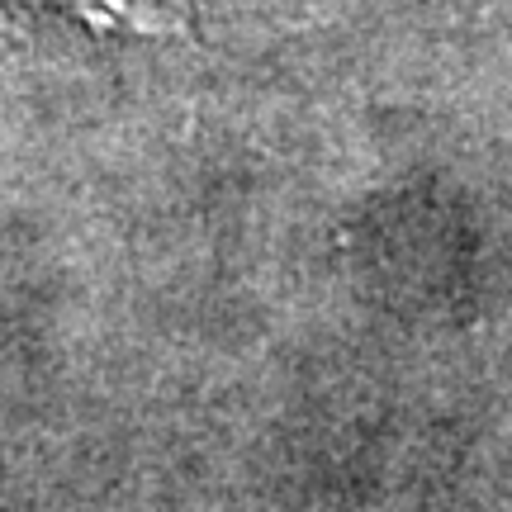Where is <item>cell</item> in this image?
<instances>
[{"label": "cell", "instance_id": "1", "mask_svg": "<svg viewBox=\"0 0 512 512\" xmlns=\"http://www.w3.org/2000/svg\"><path fill=\"white\" fill-rule=\"evenodd\" d=\"M48 5L86 19V24H100V29H128V34H166V29H176L162 0H48Z\"/></svg>", "mask_w": 512, "mask_h": 512}]
</instances>
